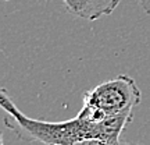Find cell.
Here are the masks:
<instances>
[{
	"label": "cell",
	"mask_w": 150,
	"mask_h": 145,
	"mask_svg": "<svg viewBox=\"0 0 150 145\" xmlns=\"http://www.w3.org/2000/svg\"><path fill=\"white\" fill-rule=\"evenodd\" d=\"M0 106L6 112L4 124L18 138L46 145H74L92 138L118 142L125 127L134 119V112L108 116L99 109L83 105L75 117L64 121L38 120L17 108L6 88L0 91Z\"/></svg>",
	"instance_id": "1"
},
{
	"label": "cell",
	"mask_w": 150,
	"mask_h": 145,
	"mask_svg": "<svg viewBox=\"0 0 150 145\" xmlns=\"http://www.w3.org/2000/svg\"><path fill=\"white\" fill-rule=\"evenodd\" d=\"M142 101V92L136 81L127 74H120L93 86L83 94L85 106L99 109L108 116L134 112Z\"/></svg>",
	"instance_id": "2"
},
{
	"label": "cell",
	"mask_w": 150,
	"mask_h": 145,
	"mask_svg": "<svg viewBox=\"0 0 150 145\" xmlns=\"http://www.w3.org/2000/svg\"><path fill=\"white\" fill-rule=\"evenodd\" d=\"M121 0H63L67 11L86 21H96L110 16Z\"/></svg>",
	"instance_id": "3"
},
{
	"label": "cell",
	"mask_w": 150,
	"mask_h": 145,
	"mask_svg": "<svg viewBox=\"0 0 150 145\" xmlns=\"http://www.w3.org/2000/svg\"><path fill=\"white\" fill-rule=\"evenodd\" d=\"M122 141V140H121ZM121 141L114 142V141H108V140H102V138H92V140H83L79 141L74 145H120Z\"/></svg>",
	"instance_id": "4"
},
{
	"label": "cell",
	"mask_w": 150,
	"mask_h": 145,
	"mask_svg": "<svg viewBox=\"0 0 150 145\" xmlns=\"http://www.w3.org/2000/svg\"><path fill=\"white\" fill-rule=\"evenodd\" d=\"M136 1L142 7V10L145 11L147 16H150V0H136Z\"/></svg>",
	"instance_id": "5"
},
{
	"label": "cell",
	"mask_w": 150,
	"mask_h": 145,
	"mask_svg": "<svg viewBox=\"0 0 150 145\" xmlns=\"http://www.w3.org/2000/svg\"><path fill=\"white\" fill-rule=\"evenodd\" d=\"M120 145H138V144H131V142H125V141H121Z\"/></svg>",
	"instance_id": "6"
},
{
	"label": "cell",
	"mask_w": 150,
	"mask_h": 145,
	"mask_svg": "<svg viewBox=\"0 0 150 145\" xmlns=\"http://www.w3.org/2000/svg\"><path fill=\"white\" fill-rule=\"evenodd\" d=\"M0 145H4V142H3V137L0 138Z\"/></svg>",
	"instance_id": "7"
},
{
	"label": "cell",
	"mask_w": 150,
	"mask_h": 145,
	"mask_svg": "<svg viewBox=\"0 0 150 145\" xmlns=\"http://www.w3.org/2000/svg\"><path fill=\"white\" fill-rule=\"evenodd\" d=\"M6 1H7V0H6Z\"/></svg>",
	"instance_id": "8"
}]
</instances>
